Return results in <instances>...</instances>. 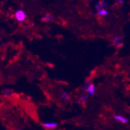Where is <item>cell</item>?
Here are the masks:
<instances>
[{
  "label": "cell",
  "mask_w": 130,
  "mask_h": 130,
  "mask_svg": "<svg viewBox=\"0 0 130 130\" xmlns=\"http://www.w3.org/2000/svg\"><path fill=\"white\" fill-rule=\"evenodd\" d=\"M15 17L19 22H22L25 21L26 17V14L22 10H18L15 12Z\"/></svg>",
  "instance_id": "6da1fadb"
},
{
  "label": "cell",
  "mask_w": 130,
  "mask_h": 130,
  "mask_svg": "<svg viewBox=\"0 0 130 130\" xmlns=\"http://www.w3.org/2000/svg\"><path fill=\"white\" fill-rule=\"evenodd\" d=\"M57 123L56 122H48V123H42V126L47 129H54L57 127Z\"/></svg>",
  "instance_id": "7a4b0ae2"
},
{
  "label": "cell",
  "mask_w": 130,
  "mask_h": 130,
  "mask_svg": "<svg viewBox=\"0 0 130 130\" xmlns=\"http://www.w3.org/2000/svg\"><path fill=\"white\" fill-rule=\"evenodd\" d=\"M85 89L88 93H89L90 94H92V95H94V93H95V90H94V85L93 83H91V82L88 83L85 86Z\"/></svg>",
  "instance_id": "3957f363"
},
{
  "label": "cell",
  "mask_w": 130,
  "mask_h": 130,
  "mask_svg": "<svg viewBox=\"0 0 130 130\" xmlns=\"http://www.w3.org/2000/svg\"><path fill=\"white\" fill-rule=\"evenodd\" d=\"M114 119L115 120H117V121H120L121 123H123V124H126V123H128V120L127 119V118H125V117H122V116H121V115H114Z\"/></svg>",
  "instance_id": "277c9868"
},
{
  "label": "cell",
  "mask_w": 130,
  "mask_h": 130,
  "mask_svg": "<svg viewBox=\"0 0 130 130\" xmlns=\"http://www.w3.org/2000/svg\"><path fill=\"white\" fill-rule=\"evenodd\" d=\"M88 97H89V94H86V95H82V96H81V97L79 98L78 102H80V103H82V104H85V103H86V101L87 98H88Z\"/></svg>",
  "instance_id": "5b68a950"
},
{
  "label": "cell",
  "mask_w": 130,
  "mask_h": 130,
  "mask_svg": "<svg viewBox=\"0 0 130 130\" xmlns=\"http://www.w3.org/2000/svg\"><path fill=\"white\" fill-rule=\"evenodd\" d=\"M53 20V17L51 16V14H47L45 15L44 17H42V21H52Z\"/></svg>",
  "instance_id": "8992f818"
},
{
  "label": "cell",
  "mask_w": 130,
  "mask_h": 130,
  "mask_svg": "<svg viewBox=\"0 0 130 130\" xmlns=\"http://www.w3.org/2000/svg\"><path fill=\"white\" fill-rule=\"evenodd\" d=\"M108 14H109V12L105 9H104V8L102 9L101 10H99L98 13V16H105V15H108Z\"/></svg>",
  "instance_id": "52a82bcc"
},
{
  "label": "cell",
  "mask_w": 130,
  "mask_h": 130,
  "mask_svg": "<svg viewBox=\"0 0 130 130\" xmlns=\"http://www.w3.org/2000/svg\"><path fill=\"white\" fill-rule=\"evenodd\" d=\"M60 97L63 99H68L69 100L70 99V95L66 92V91H63V92H61L60 93Z\"/></svg>",
  "instance_id": "ba28073f"
},
{
  "label": "cell",
  "mask_w": 130,
  "mask_h": 130,
  "mask_svg": "<svg viewBox=\"0 0 130 130\" xmlns=\"http://www.w3.org/2000/svg\"><path fill=\"white\" fill-rule=\"evenodd\" d=\"M123 38V37H114V39H113V44L114 45H117V44H118L120 42V40Z\"/></svg>",
  "instance_id": "9c48e42d"
},
{
  "label": "cell",
  "mask_w": 130,
  "mask_h": 130,
  "mask_svg": "<svg viewBox=\"0 0 130 130\" xmlns=\"http://www.w3.org/2000/svg\"><path fill=\"white\" fill-rule=\"evenodd\" d=\"M3 94L6 96H9L10 94H11V91L10 89H7V88H6V89H3Z\"/></svg>",
  "instance_id": "30bf717a"
},
{
  "label": "cell",
  "mask_w": 130,
  "mask_h": 130,
  "mask_svg": "<svg viewBox=\"0 0 130 130\" xmlns=\"http://www.w3.org/2000/svg\"><path fill=\"white\" fill-rule=\"evenodd\" d=\"M95 8H96V10H98V11H99V10H101L102 9H103V8H102V6L101 4H97V5H95Z\"/></svg>",
  "instance_id": "8fae6325"
},
{
  "label": "cell",
  "mask_w": 130,
  "mask_h": 130,
  "mask_svg": "<svg viewBox=\"0 0 130 130\" xmlns=\"http://www.w3.org/2000/svg\"><path fill=\"white\" fill-rule=\"evenodd\" d=\"M117 47H118V48H121V47L123 46V43L122 42H119L118 44H117V45H116Z\"/></svg>",
  "instance_id": "7c38bea8"
},
{
  "label": "cell",
  "mask_w": 130,
  "mask_h": 130,
  "mask_svg": "<svg viewBox=\"0 0 130 130\" xmlns=\"http://www.w3.org/2000/svg\"><path fill=\"white\" fill-rule=\"evenodd\" d=\"M17 130H21V129H17Z\"/></svg>",
  "instance_id": "4fadbf2b"
}]
</instances>
